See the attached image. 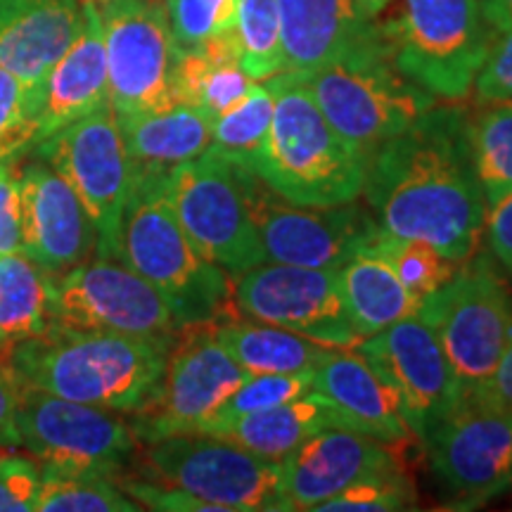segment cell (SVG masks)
I'll return each instance as SVG.
<instances>
[{
    "label": "cell",
    "mask_w": 512,
    "mask_h": 512,
    "mask_svg": "<svg viewBox=\"0 0 512 512\" xmlns=\"http://www.w3.org/2000/svg\"><path fill=\"white\" fill-rule=\"evenodd\" d=\"M275 95L271 131L252 171L275 195L297 207H335L363 195L366 157L318 110L294 72L264 81Z\"/></svg>",
    "instance_id": "cell-3"
},
{
    "label": "cell",
    "mask_w": 512,
    "mask_h": 512,
    "mask_svg": "<svg viewBox=\"0 0 512 512\" xmlns=\"http://www.w3.org/2000/svg\"><path fill=\"white\" fill-rule=\"evenodd\" d=\"M93 3H98V5H105V3H114V0H93Z\"/></svg>",
    "instance_id": "cell-48"
},
{
    "label": "cell",
    "mask_w": 512,
    "mask_h": 512,
    "mask_svg": "<svg viewBox=\"0 0 512 512\" xmlns=\"http://www.w3.org/2000/svg\"><path fill=\"white\" fill-rule=\"evenodd\" d=\"M53 323V278L24 252L0 254V351Z\"/></svg>",
    "instance_id": "cell-30"
},
{
    "label": "cell",
    "mask_w": 512,
    "mask_h": 512,
    "mask_svg": "<svg viewBox=\"0 0 512 512\" xmlns=\"http://www.w3.org/2000/svg\"><path fill=\"white\" fill-rule=\"evenodd\" d=\"M311 389L328 399L342 427L384 444H406L413 437L394 392L356 349H330L313 370Z\"/></svg>",
    "instance_id": "cell-24"
},
{
    "label": "cell",
    "mask_w": 512,
    "mask_h": 512,
    "mask_svg": "<svg viewBox=\"0 0 512 512\" xmlns=\"http://www.w3.org/2000/svg\"><path fill=\"white\" fill-rule=\"evenodd\" d=\"M17 174L19 166L12 159L0 162V254L22 252Z\"/></svg>",
    "instance_id": "cell-42"
},
{
    "label": "cell",
    "mask_w": 512,
    "mask_h": 512,
    "mask_svg": "<svg viewBox=\"0 0 512 512\" xmlns=\"http://www.w3.org/2000/svg\"><path fill=\"white\" fill-rule=\"evenodd\" d=\"M254 171L204 150L166 176V190L181 226L204 259L238 278L264 264L252 211Z\"/></svg>",
    "instance_id": "cell-7"
},
{
    "label": "cell",
    "mask_w": 512,
    "mask_h": 512,
    "mask_svg": "<svg viewBox=\"0 0 512 512\" xmlns=\"http://www.w3.org/2000/svg\"><path fill=\"white\" fill-rule=\"evenodd\" d=\"M81 27V0H0V67L38 93Z\"/></svg>",
    "instance_id": "cell-23"
},
{
    "label": "cell",
    "mask_w": 512,
    "mask_h": 512,
    "mask_svg": "<svg viewBox=\"0 0 512 512\" xmlns=\"http://www.w3.org/2000/svg\"><path fill=\"white\" fill-rule=\"evenodd\" d=\"M22 252L50 278L95 256V228L69 183L43 159L19 166Z\"/></svg>",
    "instance_id": "cell-19"
},
{
    "label": "cell",
    "mask_w": 512,
    "mask_h": 512,
    "mask_svg": "<svg viewBox=\"0 0 512 512\" xmlns=\"http://www.w3.org/2000/svg\"><path fill=\"white\" fill-rule=\"evenodd\" d=\"M178 50L200 48L233 31L240 0H162Z\"/></svg>",
    "instance_id": "cell-37"
},
{
    "label": "cell",
    "mask_w": 512,
    "mask_h": 512,
    "mask_svg": "<svg viewBox=\"0 0 512 512\" xmlns=\"http://www.w3.org/2000/svg\"><path fill=\"white\" fill-rule=\"evenodd\" d=\"M50 328L119 335H174L178 320L143 275L119 259L83 261L53 280Z\"/></svg>",
    "instance_id": "cell-15"
},
{
    "label": "cell",
    "mask_w": 512,
    "mask_h": 512,
    "mask_svg": "<svg viewBox=\"0 0 512 512\" xmlns=\"http://www.w3.org/2000/svg\"><path fill=\"white\" fill-rule=\"evenodd\" d=\"M482 10L496 34L512 29V0H482Z\"/></svg>",
    "instance_id": "cell-46"
},
{
    "label": "cell",
    "mask_w": 512,
    "mask_h": 512,
    "mask_svg": "<svg viewBox=\"0 0 512 512\" xmlns=\"http://www.w3.org/2000/svg\"><path fill=\"white\" fill-rule=\"evenodd\" d=\"M311 375L313 373L249 375L247 380L223 401V406L216 411L214 420H211L200 434H209L211 430H216V427L226 425V422L242 418V415L266 411V408H275L280 406V403L299 399V396L311 392Z\"/></svg>",
    "instance_id": "cell-36"
},
{
    "label": "cell",
    "mask_w": 512,
    "mask_h": 512,
    "mask_svg": "<svg viewBox=\"0 0 512 512\" xmlns=\"http://www.w3.org/2000/svg\"><path fill=\"white\" fill-rule=\"evenodd\" d=\"M43 470L27 453H0V512H36Z\"/></svg>",
    "instance_id": "cell-40"
},
{
    "label": "cell",
    "mask_w": 512,
    "mask_h": 512,
    "mask_svg": "<svg viewBox=\"0 0 512 512\" xmlns=\"http://www.w3.org/2000/svg\"><path fill=\"white\" fill-rule=\"evenodd\" d=\"M98 8L105 31L110 105L117 117L176 105L178 48L162 0H114Z\"/></svg>",
    "instance_id": "cell-13"
},
{
    "label": "cell",
    "mask_w": 512,
    "mask_h": 512,
    "mask_svg": "<svg viewBox=\"0 0 512 512\" xmlns=\"http://www.w3.org/2000/svg\"><path fill=\"white\" fill-rule=\"evenodd\" d=\"M252 211L266 261L337 271L380 233L358 200L335 207H297L254 176Z\"/></svg>",
    "instance_id": "cell-18"
},
{
    "label": "cell",
    "mask_w": 512,
    "mask_h": 512,
    "mask_svg": "<svg viewBox=\"0 0 512 512\" xmlns=\"http://www.w3.org/2000/svg\"><path fill=\"white\" fill-rule=\"evenodd\" d=\"M370 247H373L375 252H380L384 259L392 264L394 273L399 275L401 283L406 285L420 302L427 294L437 292L441 285H446L460 268L458 261L448 259L446 254H441L437 247L430 245V242L396 238V235L384 233L382 228L380 233L375 235V240L370 242Z\"/></svg>",
    "instance_id": "cell-34"
},
{
    "label": "cell",
    "mask_w": 512,
    "mask_h": 512,
    "mask_svg": "<svg viewBox=\"0 0 512 512\" xmlns=\"http://www.w3.org/2000/svg\"><path fill=\"white\" fill-rule=\"evenodd\" d=\"M280 465L290 510H318L328 498L361 479L403 470L394 444L339 425L313 434Z\"/></svg>",
    "instance_id": "cell-20"
},
{
    "label": "cell",
    "mask_w": 512,
    "mask_h": 512,
    "mask_svg": "<svg viewBox=\"0 0 512 512\" xmlns=\"http://www.w3.org/2000/svg\"><path fill=\"white\" fill-rule=\"evenodd\" d=\"M233 41L240 67L254 81H266L285 69L280 17L275 0H240Z\"/></svg>",
    "instance_id": "cell-33"
},
{
    "label": "cell",
    "mask_w": 512,
    "mask_h": 512,
    "mask_svg": "<svg viewBox=\"0 0 512 512\" xmlns=\"http://www.w3.org/2000/svg\"><path fill=\"white\" fill-rule=\"evenodd\" d=\"M354 5L363 17L375 22V19H380L382 12L392 5V0H354Z\"/></svg>",
    "instance_id": "cell-47"
},
{
    "label": "cell",
    "mask_w": 512,
    "mask_h": 512,
    "mask_svg": "<svg viewBox=\"0 0 512 512\" xmlns=\"http://www.w3.org/2000/svg\"><path fill=\"white\" fill-rule=\"evenodd\" d=\"M233 306L242 318L278 325L325 347L354 349L361 342L337 271L264 261L235 278Z\"/></svg>",
    "instance_id": "cell-16"
},
{
    "label": "cell",
    "mask_w": 512,
    "mask_h": 512,
    "mask_svg": "<svg viewBox=\"0 0 512 512\" xmlns=\"http://www.w3.org/2000/svg\"><path fill=\"white\" fill-rule=\"evenodd\" d=\"M297 76L330 126L366 162L384 140L399 136L437 105L434 95L394 67L384 41Z\"/></svg>",
    "instance_id": "cell-6"
},
{
    "label": "cell",
    "mask_w": 512,
    "mask_h": 512,
    "mask_svg": "<svg viewBox=\"0 0 512 512\" xmlns=\"http://www.w3.org/2000/svg\"><path fill=\"white\" fill-rule=\"evenodd\" d=\"M12 446L34 458L43 472L117 479L136 456L138 439L121 413L22 387Z\"/></svg>",
    "instance_id": "cell-9"
},
{
    "label": "cell",
    "mask_w": 512,
    "mask_h": 512,
    "mask_svg": "<svg viewBox=\"0 0 512 512\" xmlns=\"http://www.w3.org/2000/svg\"><path fill=\"white\" fill-rule=\"evenodd\" d=\"M375 22L394 67L446 102L472 93L496 38L482 0H401L384 22Z\"/></svg>",
    "instance_id": "cell-5"
},
{
    "label": "cell",
    "mask_w": 512,
    "mask_h": 512,
    "mask_svg": "<svg viewBox=\"0 0 512 512\" xmlns=\"http://www.w3.org/2000/svg\"><path fill=\"white\" fill-rule=\"evenodd\" d=\"M143 479L178 486L219 512H287L283 465L228 439L174 434L138 444Z\"/></svg>",
    "instance_id": "cell-8"
},
{
    "label": "cell",
    "mask_w": 512,
    "mask_h": 512,
    "mask_svg": "<svg viewBox=\"0 0 512 512\" xmlns=\"http://www.w3.org/2000/svg\"><path fill=\"white\" fill-rule=\"evenodd\" d=\"M117 119L133 174H169L178 164L200 157L211 145V119L183 102L159 112Z\"/></svg>",
    "instance_id": "cell-25"
},
{
    "label": "cell",
    "mask_w": 512,
    "mask_h": 512,
    "mask_svg": "<svg viewBox=\"0 0 512 512\" xmlns=\"http://www.w3.org/2000/svg\"><path fill=\"white\" fill-rule=\"evenodd\" d=\"M354 349L392 389L415 439L425 441L463 401L465 392L437 335L418 313L363 337Z\"/></svg>",
    "instance_id": "cell-17"
},
{
    "label": "cell",
    "mask_w": 512,
    "mask_h": 512,
    "mask_svg": "<svg viewBox=\"0 0 512 512\" xmlns=\"http://www.w3.org/2000/svg\"><path fill=\"white\" fill-rule=\"evenodd\" d=\"M484 238L491 256L512 275V192L489 209Z\"/></svg>",
    "instance_id": "cell-43"
},
{
    "label": "cell",
    "mask_w": 512,
    "mask_h": 512,
    "mask_svg": "<svg viewBox=\"0 0 512 512\" xmlns=\"http://www.w3.org/2000/svg\"><path fill=\"white\" fill-rule=\"evenodd\" d=\"M174 337L48 328L3 349V361L22 387L133 415L155 394Z\"/></svg>",
    "instance_id": "cell-2"
},
{
    "label": "cell",
    "mask_w": 512,
    "mask_h": 512,
    "mask_svg": "<svg viewBox=\"0 0 512 512\" xmlns=\"http://www.w3.org/2000/svg\"><path fill=\"white\" fill-rule=\"evenodd\" d=\"M479 105L512 102V29L496 34L472 86Z\"/></svg>",
    "instance_id": "cell-41"
},
{
    "label": "cell",
    "mask_w": 512,
    "mask_h": 512,
    "mask_svg": "<svg viewBox=\"0 0 512 512\" xmlns=\"http://www.w3.org/2000/svg\"><path fill=\"white\" fill-rule=\"evenodd\" d=\"M337 278L349 320L361 339L415 316L420 309V299L370 245L337 268Z\"/></svg>",
    "instance_id": "cell-27"
},
{
    "label": "cell",
    "mask_w": 512,
    "mask_h": 512,
    "mask_svg": "<svg viewBox=\"0 0 512 512\" xmlns=\"http://www.w3.org/2000/svg\"><path fill=\"white\" fill-rule=\"evenodd\" d=\"M415 508V486L406 470L380 472L347 486L320 505L323 512H394Z\"/></svg>",
    "instance_id": "cell-39"
},
{
    "label": "cell",
    "mask_w": 512,
    "mask_h": 512,
    "mask_svg": "<svg viewBox=\"0 0 512 512\" xmlns=\"http://www.w3.org/2000/svg\"><path fill=\"white\" fill-rule=\"evenodd\" d=\"M34 147L36 155L69 183L86 209L95 228V256L119 259L133 166L110 102Z\"/></svg>",
    "instance_id": "cell-11"
},
{
    "label": "cell",
    "mask_w": 512,
    "mask_h": 512,
    "mask_svg": "<svg viewBox=\"0 0 512 512\" xmlns=\"http://www.w3.org/2000/svg\"><path fill=\"white\" fill-rule=\"evenodd\" d=\"M275 95L264 81H256L245 98L211 121V145L207 150L252 169L271 131Z\"/></svg>",
    "instance_id": "cell-32"
},
{
    "label": "cell",
    "mask_w": 512,
    "mask_h": 512,
    "mask_svg": "<svg viewBox=\"0 0 512 512\" xmlns=\"http://www.w3.org/2000/svg\"><path fill=\"white\" fill-rule=\"evenodd\" d=\"M247 377L214 337L211 323L178 328L155 394L133 413L131 427L138 444L174 434H200Z\"/></svg>",
    "instance_id": "cell-12"
},
{
    "label": "cell",
    "mask_w": 512,
    "mask_h": 512,
    "mask_svg": "<svg viewBox=\"0 0 512 512\" xmlns=\"http://www.w3.org/2000/svg\"><path fill=\"white\" fill-rule=\"evenodd\" d=\"M283 41V72H316L382 43L377 22L358 12L354 0H275Z\"/></svg>",
    "instance_id": "cell-21"
},
{
    "label": "cell",
    "mask_w": 512,
    "mask_h": 512,
    "mask_svg": "<svg viewBox=\"0 0 512 512\" xmlns=\"http://www.w3.org/2000/svg\"><path fill=\"white\" fill-rule=\"evenodd\" d=\"M332 425H339L335 411L325 396L311 389L294 401L226 422V425L211 430L209 437L228 439L256 456L283 463L306 439Z\"/></svg>",
    "instance_id": "cell-26"
},
{
    "label": "cell",
    "mask_w": 512,
    "mask_h": 512,
    "mask_svg": "<svg viewBox=\"0 0 512 512\" xmlns=\"http://www.w3.org/2000/svg\"><path fill=\"white\" fill-rule=\"evenodd\" d=\"M465 394L489 380L512 342V290L489 256H470L420 302Z\"/></svg>",
    "instance_id": "cell-10"
},
{
    "label": "cell",
    "mask_w": 512,
    "mask_h": 512,
    "mask_svg": "<svg viewBox=\"0 0 512 512\" xmlns=\"http://www.w3.org/2000/svg\"><path fill=\"white\" fill-rule=\"evenodd\" d=\"M38 136V93L0 67V162L22 155Z\"/></svg>",
    "instance_id": "cell-38"
},
{
    "label": "cell",
    "mask_w": 512,
    "mask_h": 512,
    "mask_svg": "<svg viewBox=\"0 0 512 512\" xmlns=\"http://www.w3.org/2000/svg\"><path fill=\"white\" fill-rule=\"evenodd\" d=\"M422 444L434 477L458 508L512 489V413L496 403L465 394Z\"/></svg>",
    "instance_id": "cell-14"
},
{
    "label": "cell",
    "mask_w": 512,
    "mask_h": 512,
    "mask_svg": "<svg viewBox=\"0 0 512 512\" xmlns=\"http://www.w3.org/2000/svg\"><path fill=\"white\" fill-rule=\"evenodd\" d=\"M470 394L482 396V399L496 403V406H501L505 411L512 413V342L510 347L505 349V354L501 356V361H498V366L494 373H491L489 380Z\"/></svg>",
    "instance_id": "cell-44"
},
{
    "label": "cell",
    "mask_w": 512,
    "mask_h": 512,
    "mask_svg": "<svg viewBox=\"0 0 512 512\" xmlns=\"http://www.w3.org/2000/svg\"><path fill=\"white\" fill-rule=\"evenodd\" d=\"M140 505L107 477H69L43 472L36 512H138Z\"/></svg>",
    "instance_id": "cell-35"
},
{
    "label": "cell",
    "mask_w": 512,
    "mask_h": 512,
    "mask_svg": "<svg viewBox=\"0 0 512 512\" xmlns=\"http://www.w3.org/2000/svg\"><path fill=\"white\" fill-rule=\"evenodd\" d=\"M254 83L240 67L233 34L214 38L200 48L178 50L174 72L176 102L197 107L211 121L238 105Z\"/></svg>",
    "instance_id": "cell-29"
},
{
    "label": "cell",
    "mask_w": 512,
    "mask_h": 512,
    "mask_svg": "<svg viewBox=\"0 0 512 512\" xmlns=\"http://www.w3.org/2000/svg\"><path fill=\"white\" fill-rule=\"evenodd\" d=\"M470 147L491 209L512 192V102H491L470 117Z\"/></svg>",
    "instance_id": "cell-31"
},
{
    "label": "cell",
    "mask_w": 512,
    "mask_h": 512,
    "mask_svg": "<svg viewBox=\"0 0 512 512\" xmlns=\"http://www.w3.org/2000/svg\"><path fill=\"white\" fill-rule=\"evenodd\" d=\"M363 195L384 233L430 242L458 264L475 256L489 207L472 159L470 117L453 102L434 105L384 140L366 162Z\"/></svg>",
    "instance_id": "cell-1"
},
{
    "label": "cell",
    "mask_w": 512,
    "mask_h": 512,
    "mask_svg": "<svg viewBox=\"0 0 512 512\" xmlns=\"http://www.w3.org/2000/svg\"><path fill=\"white\" fill-rule=\"evenodd\" d=\"M211 330L221 347L249 375L313 373L330 349H335L278 325L242 316L214 320Z\"/></svg>",
    "instance_id": "cell-28"
},
{
    "label": "cell",
    "mask_w": 512,
    "mask_h": 512,
    "mask_svg": "<svg viewBox=\"0 0 512 512\" xmlns=\"http://www.w3.org/2000/svg\"><path fill=\"white\" fill-rule=\"evenodd\" d=\"M166 176L157 171L133 174L121 223L119 261L162 294L178 328L230 318L233 280L204 259L185 235L169 200Z\"/></svg>",
    "instance_id": "cell-4"
},
{
    "label": "cell",
    "mask_w": 512,
    "mask_h": 512,
    "mask_svg": "<svg viewBox=\"0 0 512 512\" xmlns=\"http://www.w3.org/2000/svg\"><path fill=\"white\" fill-rule=\"evenodd\" d=\"M22 384L0 358V446H12V418H15Z\"/></svg>",
    "instance_id": "cell-45"
},
{
    "label": "cell",
    "mask_w": 512,
    "mask_h": 512,
    "mask_svg": "<svg viewBox=\"0 0 512 512\" xmlns=\"http://www.w3.org/2000/svg\"><path fill=\"white\" fill-rule=\"evenodd\" d=\"M83 27L46 81L38 88V136L36 145L60 128L74 124L110 102L107 81L105 31L100 8L93 0H81Z\"/></svg>",
    "instance_id": "cell-22"
}]
</instances>
